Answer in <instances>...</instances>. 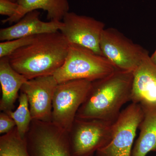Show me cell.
I'll use <instances>...</instances> for the list:
<instances>
[{"instance_id":"obj_11","label":"cell","mask_w":156,"mask_h":156,"mask_svg":"<svg viewBox=\"0 0 156 156\" xmlns=\"http://www.w3.org/2000/svg\"><path fill=\"white\" fill-rule=\"evenodd\" d=\"M131 101L141 108H156V65L148 54L133 72Z\"/></svg>"},{"instance_id":"obj_5","label":"cell","mask_w":156,"mask_h":156,"mask_svg":"<svg viewBox=\"0 0 156 156\" xmlns=\"http://www.w3.org/2000/svg\"><path fill=\"white\" fill-rule=\"evenodd\" d=\"M24 140L30 156H73L67 132L52 122L32 120Z\"/></svg>"},{"instance_id":"obj_3","label":"cell","mask_w":156,"mask_h":156,"mask_svg":"<svg viewBox=\"0 0 156 156\" xmlns=\"http://www.w3.org/2000/svg\"><path fill=\"white\" fill-rule=\"evenodd\" d=\"M116 69L104 56L83 46L69 44L64 63L53 76L58 84L77 80L93 82L106 77Z\"/></svg>"},{"instance_id":"obj_15","label":"cell","mask_w":156,"mask_h":156,"mask_svg":"<svg viewBox=\"0 0 156 156\" xmlns=\"http://www.w3.org/2000/svg\"><path fill=\"white\" fill-rule=\"evenodd\" d=\"M142 109L143 119L131 156H146L150 152H156V108Z\"/></svg>"},{"instance_id":"obj_4","label":"cell","mask_w":156,"mask_h":156,"mask_svg":"<svg viewBox=\"0 0 156 156\" xmlns=\"http://www.w3.org/2000/svg\"><path fill=\"white\" fill-rule=\"evenodd\" d=\"M92 84L91 81L84 80L58 84L53 96L51 122L67 133L69 132Z\"/></svg>"},{"instance_id":"obj_22","label":"cell","mask_w":156,"mask_h":156,"mask_svg":"<svg viewBox=\"0 0 156 156\" xmlns=\"http://www.w3.org/2000/svg\"><path fill=\"white\" fill-rule=\"evenodd\" d=\"M11 1H12V2H16V1H17V0H11Z\"/></svg>"},{"instance_id":"obj_13","label":"cell","mask_w":156,"mask_h":156,"mask_svg":"<svg viewBox=\"0 0 156 156\" xmlns=\"http://www.w3.org/2000/svg\"><path fill=\"white\" fill-rule=\"evenodd\" d=\"M27 80L11 66L8 57L0 58V83L2 95L0 100L1 112L13 111L14 104L19 97V92Z\"/></svg>"},{"instance_id":"obj_17","label":"cell","mask_w":156,"mask_h":156,"mask_svg":"<svg viewBox=\"0 0 156 156\" xmlns=\"http://www.w3.org/2000/svg\"><path fill=\"white\" fill-rule=\"evenodd\" d=\"M19 105L16 110L6 112L13 119L20 136L24 138L33 119L30 110L28 98L25 93L20 92Z\"/></svg>"},{"instance_id":"obj_18","label":"cell","mask_w":156,"mask_h":156,"mask_svg":"<svg viewBox=\"0 0 156 156\" xmlns=\"http://www.w3.org/2000/svg\"><path fill=\"white\" fill-rule=\"evenodd\" d=\"M36 36L24 37L1 42L0 58L8 57L20 48L29 44L33 41Z\"/></svg>"},{"instance_id":"obj_8","label":"cell","mask_w":156,"mask_h":156,"mask_svg":"<svg viewBox=\"0 0 156 156\" xmlns=\"http://www.w3.org/2000/svg\"><path fill=\"white\" fill-rule=\"evenodd\" d=\"M143 117L140 105L131 102L113 123L109 142L97 151L95 156H131L136 131Z\"/></svg>"},{"instance_id":"obj_16","label":"cell","mask_w":156,"mask_h":156,"mask_svg":"<svg viewBox=\"0 0 156 156\" xmlns=\"http://www.w3.org/2000/svg\"><path fill=\"white\" fill-rule=\"evenodd\" d=\"M0 156H30L25 140L20 136L16 127L0 136Z\"/></svg>"},{"instance_id":"obj_21","label":"cell","mask_w":156,"mask_h":156,"mask_svg":"<svg viewBox=\"0 0 156 156\" xmlns=\"http://www.w3.org/2000/svg\"><path fill=\"white\" fill-rule=\"evenodd\" d=\"M151 58L153 62L156 65V49L153 54L151 56Z\"/></svg>"},{"instance_id":"obj_19","label":"cell","mask_w":156,"mask_h":156,"mask_svg":"<svg viewBox=\"0 0 156 156\" xmlns=\"http://www.w3.org/2000/svg\"><path fill=\"white\" fill-rule=\"evenodd\" d=\"M16 127L14 120L8 113L4 112L0 113V134L9 133Z\"/></svg>"},{"instance_id":"obj_1","label":"cell","mask_w":156,"mask_h":156,"mask_svg":"<svg viewBox=\"0 0 156 156\" xmlns=\"http://www.w3.org/2000/svg\"><path fill=\"white\" fill-rule=\"evenodd\" d=\"M69 43L61 32L41 34L8 58L11 66L27 80L53 75L67 56Z\"/></svg>"},{"instance_id":"obj_20","label":"cell","mask_w":156,"mask_h":156,"mask_svg":"<svg viewBox=\"0 0 156 156\" xmlns=\"http://www.w3.org/2000/svg\"><path fill=\"white\" fill-rule=\"evenodd\" d=\"M18 9L17 2L11 0H0V14L8 17H13Z\"/></svg>"},{"instance_id":"obj_7","label":"cell","mask_w":156,"mask_h":156,"mask_svg":"<svg viewBox=\"0 0 156 156\" xmlns=\"http://www.w3.org/2000/svg\"><path fill=\"white\" fill-rule=\"evenodd\" d=\"M113 123L102 120L76 118L68 132L73 156H93L111 139Z\"/></svg>"},{"instance_id":"obj_9","label":"cell","mask_w":156,"mask_h":156,"mask_svg":"<svg viewBox=\"0 0 156 156\" xmlns=\"http://www.w3.org/2000/svg\"><path fill=\"white\" fill-rule=\"evenodd\" d=\"M59 31L69 44L88 48L102 55L100 47L101 37L105 24L93 17L68 12L62 20Z\"/></svg>"},{"instance_id":"obj_14","label":"cell","mask_w":156,"mask_h":156,"mask_svg":"<svg viewBox=\"0 0 156 156\" xmlns=\"http://www.w3.org/2000/svg\"><path fill=\"white\" fill-rule=\"evenodd\" d=\"M18 9L13 17L2 20L3 23H16L29 13L38 9L47 12L49 21H62L69 9L68 0H17Z\"/></svg>"},{"instance_id":"obj_10","label":"cell","mask_w":156,"mask_h":156,"mask_svg":"<svg viewBox=\"0 0 156 156\" xmlns=\"http://www.w3.org/2000/svg\"><path fill=\"white\" fill-rule=\"evenodd\" d=\"M58 83L53 75L27 80L20 92L28 98L33 120L52 122L53 100Z\"/></svg>"},{"instance_id":"obj_6","label":"cell","mask_w":156,"mask_h":156,"mask_svg":"<svg viewBox=\"0 0 156 156\" xmlns=\"http://www.w3.org/2000/svg\"><path fill=\"white\" fill-rule=\"evenodd\" d=\"M102 55L117 69L133 72L149 52L116 29H105L101 37Z\"/></svg>"},{"instance_id":"obj_12","label":"cell","mask_w":156,"mask_h":156,"mask_svg":"<svg viewBox=\"0 0 156 156\" xmlns=\"http://www.w3.org/2000/svg\"><path fill=\"white\" fill-rule=\"evenodd\" d=\"M38 10L29 12L14 25L0 30V41H10L24 37L55 32L60 30L62 22L42 21Z\"/></svg>"},{"instance_id":"obj_2","label":"cell","mask_w":156,"mask_h":156,"mask_svg":"<svg viewBox=\"0 0 156 156\" xmlns=\"http://www.w3.org/2000/svg\"><path fill=\"white\" fill-rule=\"evenodd\" d=\"M133 79V72L116 69L106 77L92 82L76 118L114 123L122 107L131 101Z\"/></svg>"}]
</instances>
